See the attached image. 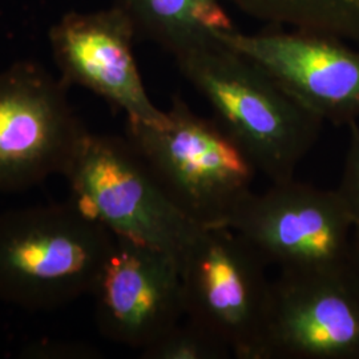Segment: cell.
Here are the masks:
<instances>
[{
  "mask_svg": "<svg viewBox=\"0 0 359 359\" xmlns=\"http://www.w3.org/2000/svg\"><path fill=\"white\" fill-rule=\"evenodd\" d=\"M67 84L22 62L0 72V192L65 175L87 129L67 99Z\"/></svg>",
  "mask_w": 359,
  "mask_h": 359,
  "instance_id": "obj_7",
  "label": "cell"
},
{
  "mask_svg": "<svg viewBox=\"0 0 359 359\" xmlns=\"http://www.w3.org/2000/svg\"><path fill=\"white\" fill-rule=\"evenodd\" d=\"M215 120L271 184L294 179L320 137L318 116L252 59L216 36L175 56Z\"/></svg>",
  "mask_w": 359,
  "mask_h": 359,
  "instance_id": "obj_1",
  "label": "cell"
},
{
  "mask_svg": "<svg viewBox=\"0 0 359 359\" xmlns=\"http://www.w3.org/2000/svg\"><path fill=\"white\" fill-rule=\"evenodd\" d=\"M245 13L359 46V0H231Z\"/></svg>",
  "mask_w": 359,
  "mask_h": 359,
  "instance_id": "obj_13",
  "label": "cell"
},
{
  "mask_svg": "<svg viewBox=\"0 0 359 359\" xmlns=\"http://www.w3.org/2000/svg\"><path fill=\"white\" fill-rule=\"evenodd\" d=\"M63 176L74 204L115 237L180 259L204 229L172 200L127 137L87 130Z\"/></svg>",
  "mask_w": 359,
  "mask_h": 359,
  "instance_id": "obj_4",
  "label": "cell"
},
{
  "mask_svg": "<svg viewBox=\"0 0 359 359\" xmlns=\"http://www.w3.org/2000/svg\"><path fill=\"white\" fill-rule=\"evenodd\" d=\"M145 359H225L231 348L204 326L189 318L176 323L149 346L140 350Z\"/></svg>",
  "mask_w": 359,
  "mask_h": 359,
  "instance_id": "obj_14",
  "label": "cell"
},
{
  "mask_svg": "<svg viewBox=\"0 0 359 359\" xmlns=\"http://www.w3.org/2000/svg\"><path fill=\"white\" fill-rule=\"evenodd\" d=\"M226 228L237 231L283 273L323 274L350 269L354 222L337 191L287 180L252 192Z\"/></svg>",
  "mask_w": 359,
  "mask_h": 359,
  "instance_id": "obj_6",
  "label": "cell"
},
{
  "mask_svg": "<svg viewBox=\"0 0 359 359\" xmlns=\"http://www.w3.org/2000/svg\"><path fill=\"white\" fill-rule=\"evenodd\" d=\"M115 236L79 206L0 215V299L27 310L62 308L92 294Z\"/></svg>",
  "mask_w": 359,
  "mask_h": 359,
  "instance_id": "obj_2",
  "label": "cell"
},
{
  "mask_svg": "<svg viewBox=\"0 0 359 359\" xmlns=\"http://www.w3.org/2000/svg\"><path fill=\"white\" fill-rule=\"evenodd\" d=\"M264 359H359V283L342 273L271 281Z\"/></svg>",
  "mask_w": 359,
  "mask_h": 359,
  "instance_id": "obj_8",
  "label": "cell"
},
{
  "mask_svg": "<svg viewBox=\"0 0 359 359\" xmlns=\"http://www.w3.org/2000/svg\"><path fill=\"white\" fill-rule=\"evenodd\" d=\"M126 137L180 209L201 228L226 226L256 168L213 118L175 96L163 124L127 120Z\"/></svg>",
  "mask_w": 359,
  "mask_h": 359,
  "instance_id": "obj_3",
  "label": "cell"
},
{
  "mask_svg": "<svg viewBox=\"0 0 359 359\" xmlns=\"http://www.w3.org/2000/svg\"><path fill=\"white\" fill-rule=\"evenodd\" d=\"M350 266H351V271H353L355 280L359 283V240H355V238H354V244H353V253H351Z\"/></svg>",
  "mask_w": 359,
  "mask_h": 359,
  "instance_id": "obj_16",
  "label": "cell"
},
{
  "mask_svg": "<svg viewBox=\"0 0 359 359\" xmlns=\"http://www.w3.org/2000/svg\"><path fill=\"white\" fill-rule=\"evenodd\" d=\"M136 32L117 6L99 13H69L52 28L53 57L67 86L92 90L126 112L128 120L163 124L167 111L152 103L133 56Z\"/></svg>",
  "mask_w": 359,
  "mask_h": 359,
  "instance_id": "obj_11",
  "label": "cell"
},
{
  "mask_svg": "<svg viewBox=\"0 0 359 359\" xmlns=\"http://www.w3.org/2000/svg\"><path fill=\"white\" fill-rule=\"evenodd\" d=\"M137 32L152 39L172 56L234 29L218 0H116Z\"/></svg>",
  "mask_w": 359,
  "mask_h": 359,
  "instance_id": "obj_12",
  "label": "cell"
},
{
  "mask_svg": "<svg viewBox=\"0 0 359 359\" xmlns=\"http://www.w3.org/2000/svg\"><path fill=\"white\" fill-rule=\"evenodd\" d=\"M92 294L104 338L142 350L185 318L177 257L149 245L115 237Z\"/></svg>",
  "mask_w": 359,
  "mask_h": 359,
  "instance_id": "obj_9",
  "label": "cell"
},
{
  "mask_svg": "<svg viewBox=\"0 0 359 359\" xmlns=\"http://www.w3.org/2000/svg\"><path fill=\"white\" fill-rule=\"evenodd\" d=\"M269 264L237 231L204 228L180 258L185 317L204 326L233 357L264 359Z\"/></svg>",
  "mask_w": 359,
  "mask_h": 359,
  "instance_id": "obj_5",
  "label": "cell"
},
{
  "mask_svg": "<svg viewBox=\"0 0 359 359\" xmlns=\"http://www.w3.org/2000/svg\"><path fill=\"white\" fill-rule=\"evenodd\" d=\"M218 40L261 65L323 121L350 126L359 117V48L308 31L218 32Z\"/></svg>",
  "mask_w": 359,
  "mask_h": 359,
  "instance_id": "obj_10",
  "label": "cell"
},
{
  "mask_svg": "<svg viewBox=\"0 0 359 359\" xmlns=\"http://www.w3.org/2000/svg\"><path fill=\"white\" fill-rule=\"evenodd\" d=\"M342 179L335 189L344 200L354 222V238L359 240V126L351 123Z\"/></svg>",
  "mask_w": 359,
  "mask_h": 359,
  "instance_id": "obj_15",
  "label": "cell"
}]
</instances>
